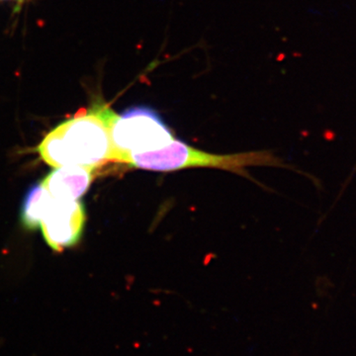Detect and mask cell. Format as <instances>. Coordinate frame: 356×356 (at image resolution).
Wrapping results in <instances>:
<instances>
[{
    "label": "cell",
    "instance_id": "5",
    "mask_svg": "<svg viewBox=\"0 0 356 356\" xmlns=\"http://www.w3.org/2000/svg\"><path fill=\"white\" fill-rule=\"evenodd\" d=\"M93 179V172L81 166H60L49 173L42 185L58 200L74 201L86 193Z\"/></svg>",
    "mask_w": 356,
    "mask_h": 356
},
{
    "label": "cell",
    "instance_id": "4",
    "mask_svg": "<svg viewBox=\"0 0 356 356\" xmlns=\"http://www.w3.org/2000/svg\"><path fill=\"white\" fill-rule=\"evenodd\" d=\"M175 139L158 112L147 106L131 107L118 115L112 127L114 163H126L130 154L158 151Z\"/></svg>",
    "mask_w": 356,
    "mask_h": 356
},
{
    "label": "cell",
    "instance_id": "6",
    "mask_svg": "<svg viewBox=\"0 0 356 356\" xmlns=\"http://www.w3.org/2000/svg\"><path fill=\"white\" fill-rule=\"evenodd\" d=\"M17 1L22 2L23 0H17Z\"/></svg>",
    "mask_w": 356,
    "mask_h": 356
},
{
    "label": "cell",
    "instance_id": "2",
    "mask_svg": "<svg viewBox=\"0 0 356 356\" xmlns=\"http://www.w3.org/2000/svg\"><path fill=\"white\" fill-rule=\"evenodd\" d=\"M126 165L151 172H168L193 168H211L247 175L248 166L280 165V161L269 152L216 154L194 149L175 139L158 151L129 156Z\"/></svg>",
    "mask_w": 356,
    "mask_h": 356
},
{
    "label": "cell",
    "instance_id": "1",
    "mask_svg": "<svg viewBox=\"0 0 356 356\" xmlns=\"http://www.w3.org/2000/svg\"><path fill=\"white\" fill-rule=\"evenodd\" d=\"M117 117L106 103H93L47 134L40 156L55 168L81 166L91 172L114 163L112 127Z\"/></svg>",
    "mask_w": 356,
    "mask_h": 356
},
{
    "label": "cell",
    "instance_id": "3",
    "mask_svg": "<svg viewBox=\"0 0 356 356\" xmlns=\"http://www.w3.org/2000/svg\"><path fill=\"white\" fill-rule=\"evenodd\" d=\"M22 222L28 229L41 227L47 243L56 252H63L79 243L86 226V208L81 201L51 197L43 185L38 184L26 195Z\"/></svg>",
    "mask_w": 356,
    "mask_h": 356
}]
</instances>
